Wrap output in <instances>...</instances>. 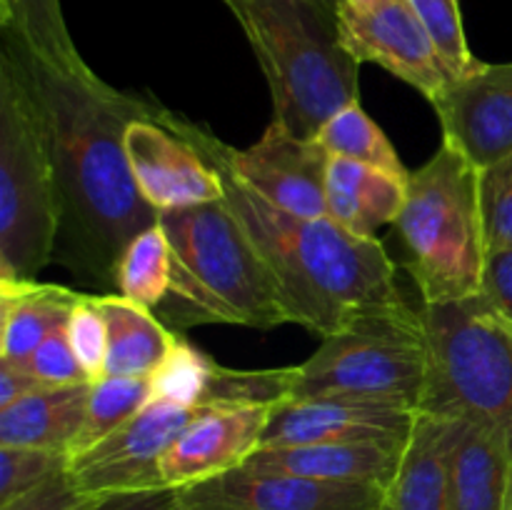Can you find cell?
<instances>
[{"instance_id": "1", "label": "cell", "mask_w": 512, "mask_h": 510, "mask_svg": "<svg viewBox=\"0 0 512 510\" xmlns=\"http://www.w3.org/2000/svg\"><path fill=\"white\" fill-rule=\"evenodd\" d=\"M0 63L23 83L55 180V263L98 293H115L130 240L158 223L125 153L130 123L158 103L105 83L75 48L60 0H15L0 15Z\"/></svg>"}, {"instance_id": "2", "label": "cell", "mask_w": 512, "mask_h": 510, "mask_svg": "<svg viewBox=\"0 0 512 510\" xmlns=\"http://www.w3.org/2000/svg\"><path fill=\"white\" fill-rule=\"evenodd\" d=\"M200 155L220 173L223 198L258 248L290 323L328 338L370 310L405 303L395 263L380 238H358L330 218L285 213L213 155Z\"/></svg>"}, {"instance_id": "3", "label": "cell", "mask_w": 512, "mask_h": 510, "mask_svg": "<svg viewBox=\"0 0 512 510\" xmlns=\"http://www.w3.org/2000/svg\"><path fill=\"white\" fill-rule=\"evenodd\" d=\"M170 245V293L158 305L180 328L203 323L270 330L290 323L278 288L228 200L158 215Z\"/></svg>"}, {"instance_id": "4", "label": "cell", "mask_w": 512, "mask_h": 510, "mask_svg": "<svg viewBox=\"0 0 512 510\" xmlns=\"http://www.w3.org/2000/svg\"><path fill=\"white\" fill-rule=\"evenodd\" d=\"M243 28L268 80L278 123L303 138L360 100V63L345 50L338 0H220Z\"/></svg>"}, {"instance_id": "5", "label": "cell", "mask_w": 512, "mask_h": 510, "mask_svg": "<svg viewBox=\"0 0 512 510\" xmlns=\"http://www.w3.org/2000/svg\"><path fill=\"white\" fill-rule=\"evenodd\" d=\"M400 265L425 305L480 295L488 245L480 210V168L458 150L438 153L410 170L408 195L393 223Z\"/></svg>"}, {"instance_id": "6", "label": "cell", "mask_w": 512, "mask_h": 510, "mask_svg": "<svg viewBox=\"0 0 512 510\" xmlns=\"http://www.w3.org/2000/svg\"><path fill=\"white\" fill-rule=\"evenodd\" d=\"M430 373L418 413L488 425L512 458V323L483 295L420 305Z\"/></svg>"}, {"instance_id": "7", "label": "cell", "mask_w": 512, "mask_h": 510, "mask_svg": "<svg viewBox=\"0 0 512 510\" xmlns=\"http://www.w3.org/2000/svg\"><path fill=\"white\" fill-rule=\"evenodd\" d=\"M430 373V343L420 308L370 310L323 338L293 365L290 398H343L420 410Z\"/></svg>"}, {"instance_id": "8", "label": "cell", "mask_w": 512, "mask_h": 510, "mask_svg": "<svg viewBox=\"0 0 512 510\" xmlns=\"http://www.w3.org/2000/svg\"><path fill=\"white\" fill-rule=\"evenodd\" d=\"M55 243L58 200L43 133L23 83L0 63V278L40 280Z\"/></svg>"}, {"instance_id": "9", "label": "cell", "mask_w": 512, "mask_h": 510, "mask_svg": "<svg viewBox=\"0 0 512 510\" xmlns=\"http://www.w3.org/2000/svg\"><path fill=\"white\" fill-rule=\"evenodd\" d=\"M163 120L275 208L300 218H328L330 153L315 138L295 135L273 120L258 143L235 150L185 115L163 108Z\"/></svg>"}, {"instance_id": "10", "label": "cell", "mask_w": 512, "mask_h": 510, "mask_svg": "<svg viewBox=\"0 0 512 510\" xmlns=\"http://www.w3.org/2000/svg\"><path fill=\"white\" fill-rule=\"evenodd\" d=\"M198 413L200 408L153 398L118 430L73 455L68 465L70 478L85 495L98 500L135 490L168 488L160 473V460Z\"/></svg>"}, {"instance_id": "11", "label": "cell", "mask_w": 512, "mask_h": 510, "mask_svg": "<svg viewBox=\"0 0 512 510\" xmlns=\"http://www.w3.org/2000/svg\"><path fill=\"white\" fill-rule=\"evenodd\" d=\"M338 28L345 50L358 63L380 65L430 103L450 83L433 38L408 0H385L365 10L338 3Z\"/></svg>"}, {"instance_id": "12", "label": "cell", "mask_w": 512, "mask_h": 510, "mask_svg": "<svg viewBox=\"0 0 512 510\" xmlns=\"http://www.w3.org/2000/svg\"><path fill=\"white\" fill-rule=\"evenodd\" d=\"M125 153L140 195L158 213L223 200L220 173L188 138L165 123L163 105H158L153 118L130 123Z\"/></svg>"}, {"instance_id": "13", "label": "cell", "mask_w": 512, "mask_h": 510, "mask_svg": "<svg viewBox=\"0 0 512 510\" xmlns=\"http://www.w3.org/2000/svg\"><path fill=\"white\" fill-rule=\"evenodd\" d=\"M443 145L478 168L512 155V63H478L433 100Z\"/></svg>"}, {"instance_id": "14", "label": "cell", "mask_w": 512, "mask_h": 510, "mask_svg": "<svg viewBox=\"0 0 512 510\" xmlns=\"http://www.w3.org/2000/svg\"><path fill=\"white\" fill-rule=\"evenodd\" d=\"M418 410L343 398H288L270 413L260 448L315 443H408Z\"/></svg>"}, {"instance_id": "15", "label": "cell", "mask_w": 512, "mask_h": 510, "mask_svg": "<svg viewBox=\"0 0 512 510\" xmlns=\"http://www.w3.org/2000/svg\"><path fill=\"white\" fill-rule=\"evenodd\" d=\"M180 490L185 510H383L390 490L230 470Z\"/></svg>"}, {"instance_id": "16", "label": "cell", "mask_w": 512, "mask_h": 510, "mask_svg": "<svg viewBox=\"0 0 512 510\" xmlns=\"http://www.w3.org/2000/svg\"><path fill=\"white\" fill-rule=\"evenodd\" d=\"M273 408L275 405H233L200 410L160 460L165 485L185 488L243 468L245 460L260 448Z\"/></svg>"}, {"instance_id": "17", "label": "cell", "mask_w": 512, "mask_h": 510, "mask_svg": "<svg viewBox=\"0 0 512 510\" xmlns=\"http://www.w3.org/2000/svg\"><path fill=\"white\" fill-rule=\"evenodd\" d=\"M405 445L408 443H315L258 448L243 468L253 473L390 490L398 480Z\"/></svg>"}, {"instance_id": "18", "label": "cell", "mask_w": 512, "mask_h": 510, "mask_svg": "<svg viewBox=\"0 0 512 510\" xmlns=\"http://www.w3.org/2000/svg\"><path fill=\"white\" fill-rule=\"evenodd\" d=\"M410 175L330 155L328 218L358 238H378L383 225H393L408 195Z\"/></svg>"}, {"instance_id": "19", "label": "cell", "mask_w": 512, "mask_h": 510, "mask_svg": "<svg viewBox=\"0 0 512 510\" xmlns=\"http://www.w3.org/2000/svg\"><path fill=\"white\" fill-rule=\"evenodd\" d=\"M93 383L58 385L0 408V445L73 453Z\"/></svg>"}, {"instance_id": "20", "label": "cell", "mask_w": 512, "mask_h": 510, "mask_svg": "<svg viewBox=\"0 0 512 510\" xmlns=\"http://www.w3.org/2000/svg\"><path fill=\"white\" fill-rule=\"evenodd\" d=\"M512 483L508 445L488 425L460 420L450 453V510H503Z\"/></svg>"}, {"instance_id": "21", "label": "cell", "mask_w": 512, "mask_h": 510, "mask_svg": "<svg viewBox=\"0 0 512 510\" xmlns=\"http://www.w3.org/2000/svg\"><path fill=\"white\" fill-rule=\"evenodd\" d=\"M85 293L40 280L0 278V360L25 365Z\"/></svg>"}, {"instance_id": "22", "label": "cell", "mask_w": 512, "mask_h": 510, "mask_svg": "<svg viewBox=\"0 0 512 510\" xmlns=\"http://www.w3.org/2000/svg\"><path fill=\"white\" fill-rule=\"evenodd\" d=\"M460 433V420L418 413L405 445L403 465L393 485L398 510H450L448 465Z\"/></svg>"}, {"instance_id": "23", "label": "cell", "mask_w": 512, "mask_h": 510, "mask_svg": "<svg viewBox=\"0 0 512 510\" xmlns=\"http://www.w3.org/2000/svg\"><path fill=\"white\" fill-rule=\"evenodd\" d=\"M95 305L108 325L105 375L148 378L173 350L178 335L155 315L118 293H93Z\"/></svg>"}, {"instance_id": "24", "label": "cell", "mask_w": 512, "mask_h": 510, "mask_svg": "<svg viewBox=\"0 0 512 510\" xmlns=\"http://www.w3.org/2000/svg\"><path fill=\"white\" fill-rule=\"evenodd\" d=\"M315 140H318L333 158H345L353 160V163L390 170V173L410 175V170L405 168L400 155L395 153L388 135H385L383 130L378 128V123L365 113L360 100L335 110V113L320 125V130L315 133Z\"/></svg>"}, {"instance_id": "25", "label": "cell", "mask_w": 512, "mask_h": 510, "mask_svg": "<svg viewBox=\"0 0 512 510\" xmlns=\"http://www.w3.org/2000/svg\"><path fill=\"white\" fill-rule=\"evenodd\" d=\"M173 258L160 223L135 235L120 255L115 270V293L143 308L155 310L170 293Z\"/></svg>"}, {"instance_id": "26", "label": "cell", "mask_w": 512, "mask_h": 510, "mask_svg": "<svg viewBox=\"0 0 512 510\" xmlns=\"http://www.w3.org/2000/svg\"><path fill=\"white\" fill-rule=\"evenodd\" d=\"M150 400H153V380H150V375L148 378L103 375L100 380H95L93 390H90L88 413H85L83 428H80L70 458L88 450L90 445L103 440L113 430H118L125 420L133 418Z\"/></svg>"}, {"instance_id": "27", "label": "cell", "mask_w": 512, "mask_h": 510, "mask_svg": "<svg viewBox=\"0 0 512 510\" xmlns=\"http://www.w3.org/2000/svg\"><path fill=\"white\" fill-rule=\"evenodd\" d=\"M215 360L188 340H175L168 358L160 368L150 375L153 380V398L173 400V403L190 405L203 410L205 393H208L210 378H213Z\"/></svg>"}, {"instance_id": "28", "label": "cell", "mask_w": 512, "mask_h": 510, "mask_svg": "<svg viewBox=\"0 0 512 510\" xmlns=\"http://www.w3.org/2000/svg\"><path fill=\"white\" fill-rule=\"evenodd\" d=\"M408 3L433 38L450 80L470 73L480 63L468 48L458 0H408Z\"/></svg>"}, {"instance_id": "29", "label": "cell", "mask_w": 512, "mask_h": 510, "mask_svg": "<svg viewBox=\"0 0 512 510\" xmlns=\"http://www.w3.org/2000/svg\"><path fill=\"white\" fill-rule=\"evenodd\" d=\"M70 465L68 453L40 448H8L0 445V505L30 493L65 473Z\"/></svg>"}, {"instance_id": "30", "label": "cell", "mask_w": 512, "mask_h": 510, "mask_svg": "<svg viewBox=\"0 0 512 510\" xmlns=\"http://www.w3.org/2000/svg\"><path fill=\"white\" fill-rule=\"evenodd\" d=\"M480 210L488 255L512 250V155L480 168Z\"/></svg>"}, {"instance_id": "31", "label": "cell", "mask_w": 512, "mask_h": 510, "mask_svg": "<svg viewBox=\"0 0 512 510\" xmlns=\"http://www.w3.org/2000/svg\"><path fill=\"white\" fill-rule=\"evenodd\" d=\"M68 338L73 353L90 383L105 375V358H108V325L103 313L95 305L93 293H85L68 318Z\"/></svg>"}, {"instance_id": "32", "label": "cell", "mask_w": 512, "mask_h": 510, "mask_svg": "<svg viewBox=\"0 0 512 510\" xmlns=\"http://www.w3.org/2000/svg\"><path fill=\"white\" fill-rule=\"evenodd\" d=\"M25 365H28L45 385H50V388L90 383V380L85 378L83 368H80L78 358H75L73 345H70L68 320L50 330L48 338L35 348V353L30 355V360Z\"/></svg>"}, {"instance_id": "33", "label": "cell", "mask_w": 512, "mask_h": 510, "mask_svg": "<svg viewBox=\"0 0 512 510\" xmlns=\"http://www.w3.org/2000/svg\"><path fill=\"white\" fill-rule=\"evenodd\" d=\"M95 503H98V498L85 495L65 470V473L50 478L48 483L33 488L30 493L0 505V510H90Z\"/></svg>"}, {"instance_id": "34", "label": "cell", "mask_w": 512, "mask_h": 510, "mask_svg": "<svg viewBox=\"0 0 512 510\" xmlns=\"http://www.w3.org/2000/svg\"><path fill=\"white\" fill-rule=\"evenodd\" d=\"M480 295L512 323V250L488 255Z\"/></svg>"}, {"instance_id": "35", "label": "cell", "mask_w": 512, "mask_h": 510, "mask_svg": "<svg viewBox=\"0 0 512 510\" xmlns=\"http://www.w3.org/2000/svg\"><path fill=\"white\" fill-rule=\"evenodd\" d=\"M90 510H185L178 488L135 490L100 498Z\"/></svg>"}, {"instance_id": "36", "label": "cell", "mask_w": 512, "mask_h": 510, "mask_svg": "<svg viewBox=\"0 0 512 510\" xmlns=\"http://www.w3.org/2000/svg\"><path fill=\"white\" fill-rule=\"evenodd\" d=\"M45 388H50V385H45L28 365L3 363L0 360V408H8V405L40 393Z\"/></svg>"}, {"instance_id": "37", "label": "cell", "mask_w": 512, "mask_h": 510, "mask_svg": "<svg viewBox=\"0 0 512 510\" xmlns=\"http://www.w3.org/2000/svg\"><path fill=\"white\" fill-rule=\"evenodd\" d=\"M338 3H340V5H348V8L365 10V8H373V5L385 3V0H338Z\"/></svg>"}, {"instance_id": "38", "label": "cell", "mask_w": 512, "mask_h": 510, "mask_svg": "<svg viewBox=\"0 0 512 510\" xmlns=\"http://www.w3.org/2000/svg\"><path fill=\"white\" fill-rule=\"evenodd\" d=\"M13 5H15V0H0V15L8 13V10L13 8Z\"/></svg>"}, {"instance_id": "39", "label": "cell", "mask_w": 512, "mask_h": 510, "mask_svg": "<svg viewBox=\"0 0 512 510\" xmlns=\"http://www.w3.org/2000/svg\"><path fill=\"white\" fill-rule=\"evenodd\" d=\"M383 510H398V508H395V500H393V490H390V495H388V500H385Z\"/></svg>"}, {"instance_id": "40", "label": "cell", "mask_w": 512, "mask_h": 510, "mask_svg": "<svg viewBox=\"0 0 512 510\" xmlns=\"http://www.w3.org/2000/svg\"><path fill=\"white\" fill-rule=\"evenodd\" d=\"M503 510H512V483H510V490H508V500H505V508Z\"/></svg>"}]
</instances>
